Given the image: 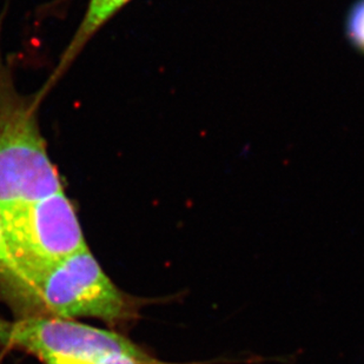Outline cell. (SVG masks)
<instances>
[{
    "instance_id": "1",
    "label": "cell",
    "mask_w": 364,
    "mask_h": 364,
    "mask_svg": "<svg viewBox=\"0 0 364 364\" xmlns=\"http://www.w3.org/2000/svg\"><path fill=\"white\" fill-rule=\"evenodd\" d=\"M39 102L21 95L0 57V213L64 190L38 122Z\"/></svg>"
},
{
    "instance_id": "5",
    "label": "cell",
    "mask_w": 364,
    "mask_h": 364,
    "mask_svg": "<svg viewBox=\"0 0 364 364\" xmlns=\"http://www.w3.org/2000/svg\"><path fill=\"white\" fill-rule=\"evenodd\" d=\"M130 1L131 0H89L80 26L60 57L55 73H52L51 78L45 84L41 92L37 93L41 102L44 100L48 90L51 89L55 82L63 76V73L69 69V66L75 62V59L82 51V48H85V45L95 37L97 32Z\"/></svg>"
},
{
    "instance_id": "3",
    "label": "cell",
    "mask_w": 364,
    "mask_h": 364,
    "mask_svg": "<svg viewBox=\"0 0 364 364\" xmlns=\"http://www.w3.org/2000/svg\"><path fill=\"white\" fill-rule=\"evenodd\" d=\"M26 294L55 317H93L109 324L137 317V301H131L109 279L89 247L36 276Z\"/></svg>"
},
{
    "instance_id": "2",
    "label": "cell",
    "mask_w": 364,
    "mask_h": 364,
    "mask_svg": "<svg viewBox=\"0 0 364 364\" xmlns=\"http://www.w3.org/2000/svg\"><path fill=\"white\" fill-rule=\"evenodd\" d=\"M0 222L21 269L23 294L36 276L87 247L76 208L65 190L5 210Z\"/></svg>"
},
{
    "instance_id": "7",
    "label": "cell",
    "mask_w": 364,
    "mask_h": 364,
    "mask_svg": "<svg viewBox=\"0 0 364 364\" xmlns=\"http://www.w3.org/2000/svg\"><path fill=\"white\" fill-rule=\"evenodd\" d=\"M348 36L358 48L364 51V0L355 5L348 19Z\"/></svg>"
},
{
    "instance_id": "6",
    "label": "cell",
    "mask_w": 364,
    "mask_h": 364,
    "mask_svg": "<svg viewBox=\"0 0 364 364\" xmlns=\"http://www.w3.org/2000/svg\"><path fill=\"white\" fill-rule=\"evenodd\" d=\"M0 276L7 279V282H10V284L18 290L21 288L23 276H21V269L11 254L10 247L7 245L1 222H0Z\"/></svg>"
},
{
    "instance_id": "4",
    "label": "cell",
    "mask_w": 364,
    "mask_h": 364,
    "mask_svg": "<svg viewBox=\"0 0 364 364\" xmlns=\"http://www.w3.org/2000/svg\"><path fill=\"white\" fill-rule=\"evenodd\" d=\"M0 346L28 351L44 364H92L146 353L121 333L55 316L0 320Z\"/></svg>"
},
{
    "instance_id": "8",
    "label": "cell",
    "mask_w": 364,
    "mask_h": 364,
    "mask_svg": "<svg viewBox=\"0 0 364 364\" xmlns=\"http://www.w3.org/2000/svg\"><path fill=\"white\" fill-rule=\"evenodd\" d=\"M92 364H181L163 362L161 360L154 358L148 353L143 355H112L107 358L95 362ZM189 364H204V363H189Z\"/></svg>"
}]
</instances>
